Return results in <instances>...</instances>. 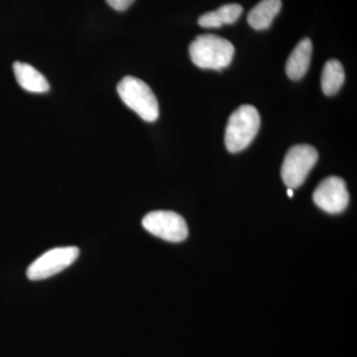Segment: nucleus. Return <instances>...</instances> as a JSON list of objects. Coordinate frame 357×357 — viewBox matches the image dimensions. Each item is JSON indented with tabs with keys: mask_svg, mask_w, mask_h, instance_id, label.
Segmentation results:
<instances>
[{
	"mask_svg": "<svg viewBox=\"0 0 357 357\" xmlns=\"http://www.w3.org/2000/svg\"><path fill=\"white\" fill-rule=\"evenodd\" d=\"M312 53V44L309 38L301 40L297 46L294 48L286 63V73L293 81H298L306 75Z\"/></svg>",
	"mask_w": 357,
	"mask_h": 357,
	"instance_id": "8",
	"label": "nucleus"
},
{
	"mask_svg": "<svg viewBox=\"0 0 357 357\" xmlns=\"http://www.w3.org/2000/svg\"><path fill=\"white\" fill-rule=\"evenodd\" d=\"M288 196L290 197V198H292V197H293V189H288Z\"/></svg>",
	"mask_w": 357,
	"mask_h": 357,
	"instance_id": "14",
	"label": "nucleus"
},
{
	"mask_svg": "<svg viewBox=\"0 0 357 357\" xmlns=\"http://www.w3.org/2000/svg\"><path fill=\"white\" fill-rule=\"evenodd\" d=\"M192 62L201 69L222 70L229 67L234 56V46L229 40L213 34L199 35L190 45Z\"/></svg>",
	"mask_w": 357,
	"mask_h": 357,
	"instance_id": "1",
	"label": "nucleus"
},
{
	"mask_svg": "<svg viewBox=\"0 0 357 357\" xmlns=\"http://www.w3.org/2000/svg\"><path fill=\"white\" fill-rule=\"evenodd\" d=\"M344 70L342 63L337 60H330L326 63L321 74V89L326 96H333L340 91L344 83Z\"/></svg>",
	"mask_w": 357,
	"mask_h": 357,
	"instance_id": "12",
	"label": "nucleus"
},
{
	"mask_svg": "<svg viewBox=\"0 0 357 357\" xmlns=\"http://www.w3.org/2000/svg\"><path fill=\"white\" fill-rule=\"evenodd\" d=\"M318 158V151L311 145H296L289 149L281 168L282 178L289 189H296L306 181Z\"/></svg>",
	"mask_w": 357,
	"mask_h": 357,
	"instance_id": "4",
	"label": "nucleus"
},
{
	"mask_svg": "<svg viewBox=\"0 0 357 357\" xmlns=\"http://www.w3.org/2000/svg\"><path fill=\"white\" fill-rule=\"evenodd\" d=\"M243 6L239 4H225L211 13H204L199 18V25L204 28H218L225 24H232L243 14Z\"/></svg>",
	"mask_w": 357,
	"mask_h": 357,
	"instance_id": "11",
	"label": "nucleus"
},
{
	"mask_svg": "<svg viewBox=\"0 0 357 357\" xmlns=\"http://www.w3.org/2000/svg\"><path fill=\"white\" fill-rule=\"evenodd\" d=\"M142 225L150 234L170 243L184 241L189 234L184 218L170 211L147 213L143 218Z\"/></svg>",
	"mask_w": 357,
	"mask_h": 357,
	"instance_id": "6",
	"label": "nucleus"
},
{
	"mask_svg": "<svg viewBox=\"0 0 357 357\" xmlns=\"http://www.w3.org/2000/svg\"><path fill=\"white\" fill-rule=\"evenodd\" d=\"M116 89L122 102L143 121H157L159 117L158 100L153 91L142 79L131 76L123 77Z\"/></svg>",
	"mask_w": 357,
	"mask_h": 357,
	"instance_id": "3",
	"label": "nucleus"
},
{
	"mask_svg": "<svg viewBox=\"0 0 357 357\" xmlns=\"http://www.w3.org/2000/svg\"><path fill=\"white\" fill-rule=\"evenodd\" d=\"M13 72L21 88L29 93H44L50 89V84L44 75L31 65L15 62L13 64Z\"/></svg>",
	"mask_w": 357,
	"mask_h": 357,
	"instance_id": "9",
	"label": "nucleus"
},
{
	"mask_svg": "<svg viewBox=\"0 0 357 357\" xmlns=\"http://www.w3.org/2000/svg\"><path fill=\"white\" fill-rule=\"evenodd\" d=\"M281 7V0H261L248 13V24L255 30L267 29L280 13Z\"/></svg>",
	"mask_w": 357,
	"mask_h": 357,
	"instance_id": "10",
	"label": "nucleus"
},
{
	"mask_svg": "<svg viewBox=\"0 0 357 357\" xmlns=\"http://www.w3.org/2000/svg\"><path fill=\"white\" fill-rule=\"evenodd\" d=\"M260 115L252 105H244L231 115L225 128V147L230 153L243 151L257 135Z\"/></svg>",
	"mask_w": 357,
	"mask_h": 357,
	"instance_id": "2",
	"label": "nucleus"
},
{
	"mask_svg": "<svg viewBox=\"0 0 357 357\" xmlns=\"http://www.w3.org/2000/svg\"><path fill=\"white\" fill-rule=\"evenodd\" d=\"M79 255V250L76 246L51 249L30 264L27 269L28 279L38 281L50 278L70 266Z\"/></svg>",
	"mask_w": 357,
	"mask_h": 357,
	"instance_id": "5",
	"label": "nucleus"
},
{
	"mask_svg": "<svg viewBox=\"0 0 357 357\" xmlns=\"http://www.w3.org/2000/svg\"><path fill=\"white\" fill-rule=\"evenodd\" d=\"M312 199L319 208L333 215L342 213L349 202L344 181L335 176L319 183L312 195Z\"/></svg>",
	"mask_w": 357,
	"mask_h": 357,
	"instance_id": "7",
	"label": "nucleus"
},
{
	"mask_svg": "<svg viewBox=\"0 0 357 357\" xmlns=\"http://www.w3.org/2000/svg\"><path fill=\"white\" fill-rule=\"evenodd\" d=\"M109 6L116 11H124L131 6L134 0H107Z\"/></svg>",
	"mask_w": 357,
	"mask_h": 357,
	"instance_id": "13",
	"label": "nucleus"
}]
</instances>
